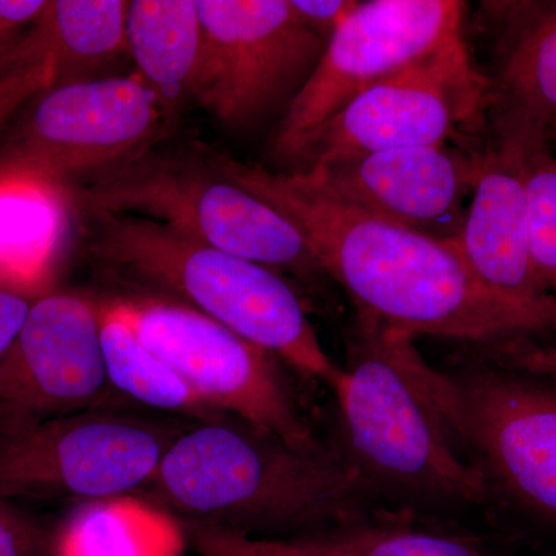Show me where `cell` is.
<instances>
[{
    "mask_svg": "<svg viewBox=\"0 0 556 556\" xmlns=\"http://www.w3.org/2000/svg\"><path fill=\"white\" fill-rule=\"evenodd\" d=\"M214 164L295 226L328 278L345 289L361 327L485 346L538 339L478 283L453 241L368 214L305 172H269L225 155Z\"/></svg>",
    "mask_w": 556,
    "mask_h": 556,
    "instance_id": "obj_1",
    "label": "cell"
},
{
    "mask_svg": "<svg viewBox=\"0 0 556 556\" xmlns=\"http://www.w3.org/2000/svg\"><path fill=\"white\" fill-rule=\"evenodd\" d=\"M144 489L181 519L248 535L380 519L378 489L345 456L298 452L225 419L186 428Z\"/></svg>",
    "mask_w": 556,
    "mask_h": 556,
    "instance_id": "obj_2",
    "label": "cell"
},
{
    "mask_svg": "<svg viewBox=\"0 0 556 556\" xmlns=\"http://www.w3.org/2000/svg\"><path fill=\"white\" fill-rule=\"evenodd\" d=\"M89 219L93 257L262 346L292 368L338 386L343 368L321 346L305 306L283 274L131 215L78 212Z\"/></svg>",
    "mask_w": 556,
    "mask_h": 556,
    "instance_id": "obj_3",
    "label": "cell"
},
{
    "mask_svg": "<svg viewBox=\"0 0 556 556\" xmlns=\"http://www.w3.org/2000/svg\"><path fill=\"white\" fill-rule=\"evenodd\" d=\"M346 460L378 489L433 503L477 506L492 485L452 439L399 361L387 332L357 325L351 367L332 388Z\"/></svg>",
    "mask_w": 556,
    "mask_h": 556,
    "instance_id": "obj_4",
    "label": "cell"
},
{
    "mask_svg": "<svg viewBox=\"0 0 556 556\" xmlns=\"http://www.w3.org/2000/svg\"><path fill=\"white\" fill-rule=\"evenodd\" d=\"M67 186L76 212L152 219L305 283L328 278L295 226L215 164L139 155Z\"/></svg>",
    "mask_w": 556,
    "mask_h": 556,
    "instance_id": "obj_5",
    "label": "cell"
},
{
    "mask_svg": "<svg viewBox=\"0 0 556 556\" xmlns=\"http://www.w3.org/2000/svg\"><path fill=\"white\" fill-rule=\"evenodd\" d=\"M390 338L445 433L475 453L492 489L556 525V388L503 365L439 371L413 339Z\"/></svg>",
    "mask_w": 556,
    "mask_h": 556,
    "instance_id": "obj_6",
    "label": "cell"
},
{
    "mask_svg": "<svg viewBox=\"0 0 556 556\" xmlns=\"http://www.w3.org/2000/svg\"><path fill=\"white\" fill-rule=\"evenodd\" d=\"M486 94L489 78L460 36L348 102L300 142L288 170L383 150L484 141Z\"/></svg>",
    "mask_w": 556,
    "mask_h": 556,
    "instance_id": "obj_7",
    "label": "cell"
},
{
    "mask_svg": "<svg viewBox=\"0 0 556 556\" xmlns=\"http://www.w3.org/2000/svg\"><path fill=\"white\" fill-rule=\"evenodd\" d=\"M118 305L141 342L208 408L298 452L328 453L269 351L181 302L142 298Z\"/></svg>",
    "mask_w": 556,
    "mask_h": 556,
    "instance_id": "obj_8",
    "label": "cell"
},
{
    "mask_svg": "<svg viewBox=\"0 0 556 556\" xmlns=\"http://www.w3.org/2000/svg\"><path fill=\"white\" fill-rule=\"evenodd\" d=\"M188 427L89 409L0 427V501L129 495Z\"/></svg>",
    "mask_w": 556,
    "mask_h": 556,
    "instance_id": "obj_9",
    "label": "cell"
},
{
    "mask_svg": "<svg viewBox=\"0 0 556 556\" xmlns=\"http://www.w3.org/2000/svg\"><path fill=\"white\" fill-rule=\"evenodd\" d=\"M466 10L459 0L358 3L289 102L274 138V156L288 163L300 142L348 102L460 38Z\"/></svg>",
    "mask_w": 556,
    "mask_h": 556,
    "instance_id": "obj_10",
    "label": "cell"
},
{
    "mask_svg": "<svg viewBox=\"0 0 556 556\" xmlns=\"http://www.w3.org/2000/svg\"><path fill=\"white\" fill-rule=\"evenodd\" d=\"M203 50L193 101L229 127H248L303 84L324 42L289 0H197Z\"/></svg>",
    "mask_w": 556,
    "mask_h": 556,
    "instance_id": "obj_11",
    "label": "cell"
},
{
    "mask_svg": "<svg viewBox=\"0 0 556 556\" xmlns=\"http://www.w3.org/2000/svg\"><path fill=\"white\" fill-rule=\"evenodd\" d=\"M27 105L0 159L64 182L142 155L166 113L138 73L60 84Z\"/></svg>",
    "mask_w": 556,
    "mask_h": 556,
    "instance_id": "obj_12",
    "label": "cell"
},
{
    "mask_svg": "<svg viewBox=\"0 0 556 556\" xmlns=\"http://www.w3.org/2000/svg\"><path fill=\"white\" fill-rule=\"evenodd\" d=\"M110 387L98 303L47 292L0 358V427L101 407Z\"/></svg>",
    "mask_w": 556,
    "mask_h": 556,
    "instance_id": "obj_13",
    "label": "cell"
},
{
    "mask_svg": "<svg viewBox=\"0 0 556 556\" xmlns=\"http://www.w3.org/2000/svg\"><path fill=\"white\" fill-rule=\"evenodd\" d=\"M485 142L383 150L295 172L368 214L431 239L455 241L477 188Z\"/></svg>",
    "mask_w": 556,
    "mask_h": 556,
    "instance_id": "obj_14",
    "label": "cell"
},
{
    "mask_svg": "<svg viewBox=\"0 0 556 556\" xmlns=\"http://www.w3.org/2000/svg\"><path fill=\"white\" fill-rule=\"evenodd\" d=\"M453 243L478 283L525 318L536 338L556 334V298L533 263L521 163L511 139L486 137L477 188Z\"/></svg>",
    "mask_w": 556,
    "mask_h": 556,
    "instance_id": "obj_15",
    "label": "cell"
},
{
    "mask_svg": "<svg viewBox=\"0 0 556 556\" xmlns=\"http://www.w3.org/2000/svg\"><path fill=\"white\" fill-rule=\"evenodd\" d=\"M500 20L486 137L556 141V0L485 2Z\"/></svg>",
    "mask_w": 556,
    "mask_h": 556,
    "instance_id": "obj_16",
    "label": "cell"
},
{
    "mask_svg": "<svg viewBox=\"0 0 556 556\" xmlns=\"http://www.w3.org/2000/svg\"><path fill=\"white\" fill-rule=\"evenodd\" d=\"M76 217L67 182L0 159V285L50 292Z\"/></svg>",
    "mask_w": 556,
    "mask_h": 556,
    "instance_id": "obj_17",
    "label": "cell"
},
{
    "mask_svg": "<svg viewBox=\"0 0 556 556\" xmlns=\"http://www.w3.org/2000/svg\"><path fill=\"white\" fill-rule=\"evenodd\" d=\"M129 5L130 0H46L35 21L0 53V75L49 65L53 86L87 79L127 53Z\"/></svg>",
    "mask_w": 556,
    "mask_h": 556,
    "instance_id": "obj_18",
    "label": "cell"
},
{
    "mask_svg": "<svg viewBox=\"0 0 556 556\" xmlns=\"http://www.w3.org/2000/svg\"><path fill=\"white\" fill-rule=\"evenodd\" d=\"M181 519L134 495L89 500L51 533V556H182Z\"/></svg>",
    "mask_w": 556,
    "mask_h": 556,
    "instance_id": "obj_19",
    "label": "cell"
},
{
    "mask_svg": "<svg viewBox=\"0 0 556 556\" xmlns=\"http://www.w3.org/2000/svg\"><path fill=\"white\" fill-rule=\"evenodd\" d=\"M126 43L164 112L193 100L203 50L197 0H130Z\"/></svg>",
    "mask_w": 556,
    "mask_h": 556,
    "instance_id": "obj_20",
    "label": "cell"
},
{
    "mask_svg": "<svg viewBox=\"0 0 556 556\" xmlns=\"http://www.w3.org/2000/svg\"><path fill=\"white\" fill-rule=\"evenodd\" d=\"M98 318L102 362L113 390L148 407L193 417L197 422L223 419L141 342L118 302L98 303Z\"/></svg>",
    "mask_w": 556,
    "mask_h": 556,
    "instance_id": "obj_21",
    "label": "cell"
},
{
    "mask_svg": "<svg viewBox=\"0 0 556 556\" xmlns=\"http://www.w3.org/2000/svg\"><path fill=\"white\" fill-rule=\"evenodd\" d=\"M247 538L260 556H492L471 538L399 526L382 518L294 540L248 533Z\"/></svg>",
    "mask_w": 556,
    "mask_h": 556,
    "instance_id": "obj_22",
    "label": "cell"
},
{
    "mask_svg": "<svg viewBox=\"0 0 556 556\" xmlns=\"http://www.w3.org/2000/svg\"><path fill=\"white\" fill-rule=\"evenodd\" d=\"M507 139L518 146L533 263L556 298V153L543 139Z\"/></svg>",
    "mask_w": 556,
    "mask_h": 556,
    "instance_id": "obj_23",
    "label": "cell"
},
{
    "mask_svg": "<svg viewBox=\"0 0 556 556\" xmlns=\"http://www.w3.org/2000/svg\"><path fill=\"white\" fill-rule=\"evenodd\" d=\"M0 556H51V533L0 501Z\"/></svg>",
    "mask_w": 556,
    "mask_h": 556,
    "instance_id": "obj_24",
    "label": "cell"
},
{
    "mask_svg": "<svg viewBox=\"0 0 556 556\" xmlns=\"http://www.w3.org/2000/svg\"><path fill=\"white\" fill-rule=\"evenodd\" d=\"M53 84L54 73L49 65L0 75V129L40 91L50 89Z\"/></svg>",
    "mask_w": 556,
    "mask_h": 556,
    "instance_id": "obj_25",
    "label": "cell"
},
{
    "mask_svg": "<svg viewBox=\"0 0 556 556\" xmlns=\"http://www.w3.org/2000/svg\"><path fill=\"white\" fill-rule=\"evenodd\" d=\"M497 364L543 379H556V346L525 340L486 346Z\"/></svg>",
    "mask_w": 556,
    "mask_h": 556,
    "instance_id": "obj_26",
    "label": "cell"
},
{
    "mask_svg": "<svg viewBox=\"0 0 556 556\" xmlns=\"http://www.w3.org/2000/svg\"><path fill=\"white\" fill-rule=\"evenodd\" d=\"M181 522L190 546L201 556H260L249 546L247 533L189 519Z\"/></svg>",
    "mask_w": 556,
    "mask_h": 556,
    "instance_id": "obj_27",
    "label": "cell"
},
{
    "mask_svg": "<svg viewBox=\"0 0 556 556\" xmlns=\"http://www.w3.org/2000/svg\"><path fill=\"white\" fill-rule=\"evenodd\" d=\"M357 0H289L300 22L328 43L340 25L358 7Z\"/></svg>",
    "mask_w": 556,
    "mask_h": 556,
    "instance_id": "obj_28",
    "label": "cell"
},
{
    "mask_svg": "<svg viewBox=\"0 0 556 556\" xmlns=\"http://www.w3.org/2000/svg\"><path fill=\"white\" fill-rule=\"evenodd\" d=\"M36 299L21 289L0 285V358L13 346Z\"/></svg>",
    "mask_w": 556,
    "mask_h": 556,
    "instance_id": "obj_29",
    "label": "cell"
},
{
    "mask_svg": "<svg viewBox=\"0 0 556 556\" xmlns=\"http://www.w3.org/2000/svg\"><path fill=\"white\" fill-rule=\"evenodd\" d=\"M46 0H0V53L35 21Z\"/></svg>",
    "mask_w": 556,
    "mask_h": 556,
    "instance_id": "obj_30",
    "label": "cell"
}]
</instances>
